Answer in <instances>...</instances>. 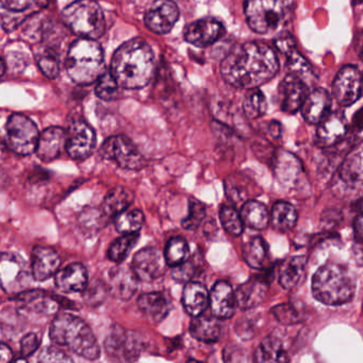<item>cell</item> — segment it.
<instances>
[{
	"label": "cell",
	"mask_w": 363,
	"mask_h": 363,
	"mask_svg": "<svg viewBox=\"0 0 363 363\" xmlns=\"http://www.w3.org/2000/svg\"><path fill=\"white\" fill-rule=\"evenodd\" d=\"M34 57L40 72L47 78H57L60 72V57L57 51L48 46H40L34 50Z\"/></svg>",
	"instance_id": "obj_38"
},
{
	"label": "cell",
	"mask_w": 363,
	"mask_h": 363,
	"mask_svg": "<svg viewBox=\"0 0 363 363\" xmlns=\"http://www.w3.org/2000/svg\"><path fill=\"white\" fill-rule=\"evenodd\" d=\"M272 164L275 178L286 189L298 190L307 182L303 164L289 151L283 149L275 151Z\"/></svg>",
	"instance_id": "obj_11"
},
{
	"label": "cell",
	"mask_w": 363,
	"mask_h": 363,
	"mask_svg": "<svg viewBox=\"0 0 363 363\" xmlns=\"http://www.w3.org/2000/svg\"><path fill=\"white\" fill-rule=\"evenodd\" d=\"M307 257L298 255L288 258L279 269V283L285 289H293L300 285L306 274Z\"/></svg>",
	"instance_id": "obj_31"
},
{
	"label": "cell",
	"mask_w": 363,
	"mask_h": 363,
	"mask_svg": "<svg viewBox=\"0 0 363 363\" xmlns=\"http://www.w3.org/2000/svg\"><path fill=\"white\" fill-rule=\"evenodd\" d=\"M55 287L64 294L85 291L87 287V271L82 264L74 262L58 271L55 275Z\"/></svg>",
	"instance_id": "obj_24"
},
{
	"label": "cell",
	"mask_w": 363,
	"mask_h": 363,
	"mask_svg": "<svg viewBox=\"0 0 363 363\" xmlns=\"http://www.w3.org/2000/svg\"><path fill=\"white\" fill-rule=\"evenodd\" d=\"M308 86L300 77L289 74L279 85V104L281 111L287 114H296L302 110L309 95Z\"/></svg>",
	"instance_id": "obj_16"
},
{
	"label": "cell",
	"mask_w": 363,
	"mask_h": 363,
	"mask_svg": "<svg viewBox=\"0 0 363 363\" xmlns=\"http://www.w3.org/2000/svg\"><path fill=\"white\" fill-rule=\"evenodd\" d=\"M355 281L347 269L335 262L323 264L313 275V296L330 306L351 302L355 296Z\"/></svg>",
	"instance_id": "obj_5"
},
{
	"label": "cell",
	"mask_w": 363,
	"mask_h": 363,
	"mask_svg": "<svg viewBox=\"0 0 363 363\" xmlns=\"http://www.w3.org/2000/svg\"><path fill=\"white\" fill-rule=\"evenodd\" d=\"M198 260L196 257H190L187 262L172 268V277L178 283L188 284L197 274Z\"/></svg>",
	"instance_id": "obj_47"
},
{
	"label": "cell",
	"mask_w": 363,
	"mask_h": 363,
	"mask_svg": "<svg viewBox=\"0 0 363 363\" xmlns=\"http://www.w3.org/2000/svg\"><path fill=\"white\" fill-rule=\"evenodd\" d=\"M272 313L279 323L285 324V325L300 323L303 320L298 309L291 304L277 305V306L273 307Z\"/></svg>",
	"instance_id": "obj_48"
},
{
	"label": "cell",
	"mask_w": 363,
	"mask_h": 363,
	"mask_svg": "<svg viewBox=\"0 0 363 363\" xmlns=\"http://www.w3.org/2000/svg\"><path fill=\"white\" fill-rule=\"evenodd\" d=\"M38 127L33 121L19 113L11 115L6 125V140L10 150L18 155L36 153L38 138Z\"/></svg>",
	"instance_id": "obj_8"
},
{
	"label": "cell",
	"mask_w": 363,
	"mask_h": 363,
	"mask_svg": "<svg viewBox=\"0 0 363 363\" xmlns=\"http://www.w3.org/2000/svg\"><path fill=\"white\" fill-rule=\"evenodd\" d=\"M134 194L128 188L117 186L104 196L102 205V215L108 218H117L119 213L127 211L134 203Z\"/></svg>",
	"instance_id": "obj_32"
},
{
	"label": "cell",
	"mask_w": 363,
	"mask_h": 363,
	"mask_svg": "<svg viewBox=\"0 0 363 363\" xmlns=\"http://www.w3.org/2000/svg\"><path fill=\"white\" fill-rule=\"evenodd\" d=\"M347 133V123L343 113L330 112L321 123L317 131L318 144L324 148L336 146Z\"/></svg>",
	"instance_id": "obj_19"
},
{
	"label": "cell",
	"mask_w": 363,
	"mask_h": 363,
	"mask_svg": "<svg viewBox=\"0 0 363 363\" xmlns=\"http://www.w3.org/2000/svg\"><path fill=\"white\" fill-rule=\"evenodd\" d=\"M268 110V102L261 89H247L246 95L243 100V111L249 119H258L264 116Z\"/></svg>",
	"instance_id": "obj_41"
},
{
	"label": "cell",
	"mask_w": 363,
	"mask_h": 363,
	"mask_svg": "<svg viewBox=\"0 0 363 363\" xmlns=\"http://www.w3.org/2000/svg\"><path fill=\"white\" fill-rule=\"evenodd\" d=\"M155 55L142 38H134L119 47L111 62V74L121 89L146 86L155 74Z\"/></svg>",
	"instance_id": "obj_2"
},
{
	"label": "cell",
	"mask_w": 363,
	"mask_h": 363,
	"mask_svg": "<svg viewBox=\"0 0 363 363\" xmlns=\"http://www.w3.org/2000/svg\"><path fill=\"white\" fill-rule=\"evenodd\" d=\"M279 72L275 51L266 43L247 42L232 48L221 64L224 80L237 89H258Z\"/></svg>",
	"instance_id": "obj_1"
},
{
	"label": "cell",
	"mask_w": 363,
	"mask_h": 363,
	"mask_svg": "<svg viewBox=\"0 0 363 363\" xmlns=\"http://www.w3.org/2000/svg\"><path fill=\"white\" fill-rule=\"evenodd\" d=\"M65 150L76 161L91 157L96 146V134L93 128L82 119H75L68 125Z\"/></svg>",
	"instance_id": "obj_12"
},
{
	"label": "cell",
	"mask_w": 363,
	"mask_h": 363,
	"mask_svg": "<svg viewBox=\"0 0 363 363\" xmlns=\"http://www.w3.org/2000/svg\"><path fill=\"white\" fill-rule=\"evenodd\" d=\"M38 0H0L2 10L12 13H21L33 6Z\"/></svg>",
	"instance_id": "obj_53"
},
{
	"label": "cell",
	"mask_w": 363,
	"mask_h": 363,
	"mask_svg": "<svg viewBox=\"0 0 363 363\" xmlns=\"http://www.w3.org/2000/svg\"><path fill=\"white\" fill-rule=\"evenodd\" d=\"M64 25L80 38L97 40L106 29L104 12L94 0H76L61 14Z\"/></svg>",
	"instance_id": "obj_6"
},
{
	"label": "cell",
	"mask_w": 363,
	"mask_h": 363,
	"mask_svg": "<svg viewBox=\"0 0 363 363\" xmlns=\"http://www.w3.org/2000/svg\"><path fill=\"white\" fill-rule=\"evenodd\" d=\"M12 363H28V362H26V359H23V358H21V359L15 360V362H12Z\"/></svg>",
	"instance_id": "obj_59"
},
{
	"label": "cell",
	"mask_w": 363,
	"mask_h": 363,
	"mask_svg": "<svg viewBox=\"0 0 363 363\" xmlns=\"http://www.w3.org/2000/svg\"><path fill=\"white\" fill-rule=\"evenodd\" d=\"M13 353L8 345L2 343L0 347V363H12Z\"/></svg>",
	"instance_id": "obj_57"
},
{
	"label": "cell",
	"mask_w": 363,
	"mask_h": 363,
	"mask_svg": "<svg viewBox=\"0 0 363 363\" xmlns=\"http://www.w3.org/2000/svg\"><path fill=\"white\" fill-rule=\"evenodd\" d=\"M109 279V289L117 298L129 300L136 294L139 281L131 268L126 266L117 267L110 271Z\"/></svg>",
	"instance_id": "obj_30"
},
{
	"label": "cell",
	"mask_w": 363,
	"mask_h": 363,
	"mask_svg": "<svg viewBox=\"0 0 363 363\" xmlns=\"http://www.w3.org/2000/svg\"><path fill=\"white\" fill-rule=\"evenodd\" d=\"M190 334L196 340L205 343L217 342L221 336V325L215 315H202L193 318L190 324Z\"/></svg>",
	"instance_id": "obj_33"
},
{
	"label": "cell",
	"mask_w": 363,
	"mask_h": 363,
	"mask_svg": "<svg viewBox=\"0 0 363 363\" xmlns=\"http://www.w3.org/2000/svg\"><path fill=\"white\" fill-rule=\"evenodd\" d=\"M269 130H270V134L273 138H278L281 135V125L278 121H272L269 125Z\"/></svg>",
	"instance_id": "obj_58"
},
{
	"label": "cell",
	"mask_w": 363,
	"mask_h": 363,
	"mask_svg": "<svg viewBox=\"0 0 363 363\" xmlns=\"http://www.w3.org/2000/svg\"><path fill=\"white\" fill-rule=\"evenodd\" d=\"M66 72L72 82L90 85L97 82L104 72V50L96 40L79 38L68 49Z\"/></svg>",
	"instance_id": "obj_4"
},
{
	"label": "cell",
	"mask_w": 363,
	"mask_h": 363,
	"mask_svg": "<svg viewBox=\"0 0 363 363\" xmlns=\"http://www.w3.org/2000/svg\"><path fill=\"white\" fill-rule=\"evenodd\" d=\"M332 97L324 89L311 91L302 108V115L307 123L319 125L330 113Z\"/></svg>",
	"instance_id": "obj_25"
},
{
	"label": "cell",
	"mask_w": 363,
	"mask_h": 363,
	"mask_svg": "<svg viewBox=\"0 0 363 363\" xmlns=\"http://www.w3.org/2000/svg\"><path fill=\"white\" fill-rule=\"evenodd\" d=\"M179 19V9L173 0H155L145 13L144 23L153 33L166 34Z\"/></svg>",
	"instance_id": "obj_15"
},
{
	"label": "cell",
	"mask_w": 363,
	"mask_h": 363,
	"mask_svg": "<svg viewBox=\"0 0 363 363\" xmlns=\"http://www.w3.org/2000/svg\"><path fill=\"white\" fill-rule=\"evenodd\" d=\"M268 291L269 284L264 277H251L237 289V305L243 311L255 308L266 300Z\"/></svg>",
	"instance_id": "obj_23"
},
{
	"label": "cell",
	"mask_w": 363,
	"mask_h": 363,
	"mask_svg": "<svg viewBox=\"0 0 363 363\" xmlns=\"http://www.w3.org/2000/svg\"><path fill=\"white\" fill-rule=\"evenodd\" d=\"M61 266L59 254L51 247L38 245L32 251L31 275L36 281H43L57 274Z\"/></svg>",
	"instance_id": "obj_21"
},
{
	"label": "cell",
	"mask_w": 363,
	"mask_h": 363,
	"mask_svg": "<svg viewBox=\"0 0 363 363\" xmlns=\"http://www.w3.org/2000/svg\"><path fill=\"white\" fill-rule=\"evenodd\" d=\"M256 363H289L283 342L275 337H266L256 350Z\"/></svg>",
	"instance_id": "obj_35"
},
{
	"label": "cell",
	"mask_w": 363,
	"mask_h": 363,
	"mask_svg": "<svg viewBox=\"0 0 363 363\" xmlns=\"http://www.w3.org/2000/svg\"><path fill=\"white\" fill-rule=\"evenodd\" d=\"M298 211L296 207L286 201L275 203L271 213V223L275 230L281 233L289 232L298 222Z\"/></svg>",
	"instance_id": "obj_36"
},
{
	"label": "cell",
	"mask_w": 363,
	"mask_h": 363,
	"mask_svg": "<svg viewBox=\"0 0 363 363\" xmlns=\"http://www.w3.org/2000/svg\"><path fill=\"white\" fill-rule=\"evenodd\" d=\"M40 339L33 333L26 335L21 341V354L23 358L29 357L40 347Z\"/></svg>",
	"instance_id": "obj_52"
},
{
	"label": "cell",
	"mask_w": 363,
	"mask_h": 363,
	"mask_svg": "<svg viewBox=\"0 0 363 363\" xmlns=\"http://www.w3.org/2000/svg\"><path fill=\"white\" fill-rule=\"evenodd\" d=\"M166 257L157 247H144L134 255L131 269L139 281L153 283L163 277L166 270Z\"/></svg>",
	"instance_id": "obj_14"
},
{
	"label": "cell",
	"mask_w": 363,
	"mask_h": 363,
	"mask_svg": "<svg viewBox=\"0 0 363 363\" xmlns=\"http://www.w3.org/2000/svg\"><path fill=\"white\" fill-rule=\"evenodd\" d=\"M225 33L224 26L217 19L207 17L198 19L188 26L185 31V40L189 44L200 48L210 46Z\"/></svg>",
	"instance_id": "obj_18"
},
{
	"label": "cell",
	"mask_w": 363,
	"mask_h": 363,
	"mask_svg": "<svg viewBox=\"0 0 363 363\" xmlns=\"http://www.w3.org/2000/svg\"><path fill=\"white\" fill-rule=\"evenodd\" d=\"M290 6V0H245L247 23L257 33H271L289 16Z\"/></svg>",
	"instance_id": "obj_7"
},
{
	"label": "cell",
	"mask_w": 363,
	"mask_h": 363,
	"mask_svg": "<svg viewBox=\"0 0 363 363\" xmlns=\"http://www.w3.org/2000/svg\"><path fill=\"white\" fill-rule=\"evenodd\" d=\"M51 340L55 345L67 347L77 355L89 360H96L100 356V347L90 326L77 315L62 313L51 322Z\"/></svg>",
	"instance_id": "obj_3"
},
{
	"label": "cell",
	"mask_w": 363,
	"mask_h": 363,
	"mask_svg": "<svg viewBox=\"0 0 363 363\" xmlns=\"http://www.w3.org/2000/svg\"><path fill=\"white\" fill-rule=\"evenodd\" d=\"M339 178L349 189L363 190V148L352 151L339 170Z\"/></svg>",
	"instance_id": "obj_26"
},
{
	"label": "cell",
	"mask_w": 363,
	"mask_h": 363,
	"mask_svg": "<svg viewBox=\"0 0 363 363\" xmlns=\"http://www.w3.org/2000/svg\"><path fill=\"white\" fill-rule=\"evenodd\" d=\"M67 133L60 127H49L40 133L36 155L40 161L49 163L58 159L66 147Z\"/></svg>",
	"instance_id": "obj_20"
},
{
	"label": "cell",
	"mask_w": 363,
	"mask_h": 363,
	"mask_svg": "<svg viewBox=\"0 0 363 363\" xmlns=\"http://www.w3.org/2000/svg\"><path fill=\"white\" fill-rule=\"evenodd\" d=\"M240 213L245 225L253 230H266L271 222V215L266 205L257 200L247 201L242 205Z\"/></svg>",
	"instance_id": "obj_34"
},
{
	"label": "cell",
	"mask_w": 363,
	"mask_h": 363,
	"mask_svg": "<svg viewBox=\"0 0 363 363\" xmlns=\"http://www.w3.org/2000/svg\"><path fill=\"white\" fill-rule=\"evenodd\" d=\"M0 275L2 288L6 291H13L23 287L29 277L27 262L17 254L4 252L0 262Z\"/></svg>",
	"instance_id": "obj_17"
},
{
	"label": "cell",
	"mask_w": 363,
	"mask_h": 363,
	"mask_svg": "<svg viewBox=\"0 0 363 363\" xmlns=\"http://www.w3.org/2000/svg\"><path fill=\"white\" fill-rule=\"evenodd\" d=\"M237 306L236 292L227 281H220L210 292V307L212 315L217 319H230Z\"/></svg>",
	"instance_id": "obj_22"
},
{
	"label": "cell",
	"mask_w": 363,
	"mask_h": 363,
	"mask_svg": "<svg viewBox=\"0 0 363 363\" xmlns=\"http://www.w3.org/2000/svg\"><path fill=\"white\" fill-rule=\"evenodd\" d=\"M183 305L192 318L202 315L210 305V294L206 286L198 281H190L183 292Z\"/></svg>",
	"instance_id": "obj_29"
},
{
	"label": "cell",
	"mask_w": 363,
	"mask_h": 363,
	"mask_svg": "<svg viewBox=\"0 0 363 363\" xmlns=\"http://www.w3.org/2000/svg\"><path fill=\"white\" fill-rule=\"evenodd\" d=\"M286 55L288 57V67L291 70V74H296L303 79V76L311 74L313 72L310 64L298 52V48H294Z\"/></svg>",
	"instance_id": "obj_50"
},
{
	"label": "cell",
	"mask_w": 363,
	"mask_h": 363,
	"mask_svg": "<svg viewBox=\"0 0 363 363\" xmlns=\"http://www.w3.org/2000/svg\"><path fill=\"white\" fill-rule=\"evenodd\" d=\"M16 302L23 311L43 315L57 313L59 309V303L57 300L42 290L21 292L16 296Z\"/></svg>",
	"instance_id": "obj_27"
},
{
	"label": "cell",
	"mask_w": 363,
	"mask_h": 363,
	"mask_svg": "<svg viewBox=\"0 0 363 363\" xmlns=\"http://www.w3.org/2000/svg\"><path fill=\"white\" fill-rule=\"evenodd\" d=\"M242 255L251 268L262 270L268 264V245L261 237H255L243 245Z\"/></svg>",
	"instance_id": "obj_37"
},
{
	"label": "cell",
	"mask_w": 363,
	"mask_h": 363,
	"mask_svg": "<svg viewBox=\"0 0 363 363\" xmlns=\"http://www.w3.org/2000/svg\"><path fill=\"white\" fill-rule=\"evenodd\" d=\"M139 238H140L139 233H134V234H123V236L115 239L108 250L109 259L111 262H117V264L123 262L125 258L129 255L131 250L136 247Z\"/></svg>",
	"instance_id": "obj_39"
},
{
	"label": "cell",
	"mask_w": 363,
	"mask_h": 363,
	"mask_svg": "<svg viewBox=\"0 0 363 363\" xmlns=\"http://www.w3.org/2000/svg\"><path fill=\"white\" fill-rule=\"evenodd\" d=\"M109 291L110 289L106 284L98 281H93L91 285L85 288V301L90 306H98L104 302Z\"/></svg>",
	"instance_id": "obj_49"
},
{
	"label": "cell",
	"mask_w": 363,
	"mask_h": 363,
	"mask_svg": "<svg viewBox=\"0 0 363 363\" xmlns=\"http://www.w3.org/2000/svg\"><path fill=\"white\" fill-rule=\"evenodd\" d=\"M104 349L115 362L131 363L138 359L143 345L136 334L117 326L107 337Z\"/></svg>",
	"instance_id": "obj_10"
},
{
	"label": "cell",
	"mask_w": 363,
	"mask_h": 363,
	"mask_svg": "<svg viewBox=\"0 0 363 363\" xmlns=\"http://www.w3.org/2000/svg\"><path fill=\"white\" fill-rule=\"evenodd\" d=\"M119 87L111 72H104L96 84V96L104 101H113L119 97Z\"/></svg>",
	"instance_id": "obj_45"
},
{
	"label": "cell",
	"mask_w": 363,
	"mask_h": 363,
	"mask_svg": "<svg viewBox=\"0 0 363 363\" xmlns=\"http://www.w3.org/2000/svg\"><path fill=\"white\" fill-rule=\"evenodd\" d=\"M363 89V76L356 66L341 68L332 83V95L341 106H351L358 101Z\"/></svg>",
	"instance_id": "obj_13"
},
{
	"label": "cell",
	"mask_w": 363,
	"mask_h": 363,
	"mask_svg": "<svg viewBox=\"0 0 363 363\" xmlns=\"http://www.w3.org/2000/svg\"><path fill=\"white\" fill-rule=\"evenodd\" d=\"M38 363H75L74 360L61 349L46 347L40 351Z\"/></svg>",
	"instance_id": "obj_51"
},
{
	"label": "cell",
	"mask_w": 363,
	"mask_h": 363,
	"mask_svg": "<svg viewBox=\"0 0 363 363\" xmlns=\"http://www.w3.org/2000/svg\"><path fill=\"white\" fill-rule=\"evenodd\" d=\"M99 155L102 159L113 162L126 170H140L146 166L144 157L127 136L109 138L100 147Z\"/></svg>",
	"instance_id": "obj_9"
},
{
	"label": "cell",
	"mask_w": 363,
	"mask_h": 363,
	"mask_svg": "<svg viewBox=\"0 0 363 363\" xmlns=\"http://www.w3.org/2000/svg\"><path fill=\"white\" fill-rule=\"evenodd\" d=\"M138 306L149 321L160 323L170 313V301L163 292H148L139 298Z\"/></svg>",
	"instance_id": "obj_28"
},
{
	"label": "cell",
	"mask_w": 363,
	"mask_h": 363,
	"mask_svg": "<svg viewBox=\"0 0 363 363\" xmlns=\"http://www.w3.org/2000/svg\"><path fill=\"white\" fill-rule=\"evenodd\" d=\"M166 264L170 268L179 266L190 258V249L187 240L183 237H174L168 241L164 250Z\"/></svg>",
	"instance_id": "obj_40"
},
{
	"label": "cell",
	"mask_w": 363,
	"mask_h": 363,
	"mask_svg": "<svg viewBox=\"0 0 363 363\" xmlns=\"http://www.w3.org/2000/svg\"><path fill=\"white\" fill-rule=\"evenodd\" d=\"M114 224L117 232L121 234L139 233L144 224V215L139 209H127L115 218Z\"/></svg>",
	"instance_id": "obj_43"
},
{
	"label": "cell",
	"mask_w": 363,
	"mask_h": 363,
	"mask_svg": "<svg viewBox=\"0 0 363 363\" xmlns=\"http://www.w3.org/2000/svg\"><path fill=\"white\" fill-rule=\"evenodd\" d=\"M274 44L276 48L285 55L289 53L290 51L293 50L294 48H296V40L289 33H283L281 35H279L275 40Z\"/></svg>",
	"instance_id": "obj_54"
},
{
	"label": "cell",
	"mask_w": 363,
	"mask_h": 363,
	"mask_svg": "<svg viewBox=\"0 0 363 363\" xmlns=\"http://www.w3.org/2000/svg\"><path fill=\"white\" fill-rule=\"evenodd\" d=\"M249 182L243 177L232 176L225 181L226 194L234 204H245L247 201L253 200L249 187Z\"/></svg>",
	"instance_id": "obj_42"
},
{
	"label": "cell",
	"mask_w": 363,
	"mask_h": 363,
	"mask_svg": "<svg viewBox=\"0 0 363 363\" xmlns=\"http://www.w3.org/2000/svg\"><path fill=\"white\" fill-rule=\"evenodd\" d=\"M220 220H221L222 226L228 234L234 237L242 234L245 224L236 207L228 206V205L222 206L220 211Z\"/></svg>",
	"instance_id": "obj_44"
},
{
	"label": "cell",
	"mask_w": 363,
	"mask_h": 363,
	"mask_svg": "<svg viewBox=\"0 0 363 363\" xmlns=\"http://www.w3.org/2000/svg\"><path fill=\"white\" fill-rule=\"evenodd\" d=\"M354 233H355L356 239L363 243V213H360L355 218Z\"/></svg>",
	"instance_id": "obj_56"
},
{
	"label": "cell",
	"mask_w": 363,
	"mask_h": 363,
	"mask_svg": "<svg viewBox=\"0 0 363 363\" xmlns=\"http://www.w3.org/2000/svg\"><path fill=\"white\" fill-rule=\"evenodd\" d=\"M225 363H246L243 352L237 347H228L224 351Z\"/></svg>",
	"instance_id": "obj_55"
},
{
	"label": "cell",
	"mask_w": 363,
	"mask_h": 363,
	"mask_svg": "<svg viewBox=\"0 0 363 363\" xmlns=\"http://www.w3.org/2000/svg\"><path fill=\"white\" fill-rule=\"evenodd\" d=\"M207 209L204 203L191 199L189 201V213H188L187 217L181 221V225L185 230H196L204 221Z\"/></svg>",
	"instance_id": "obj_46"
}]
</instances>
